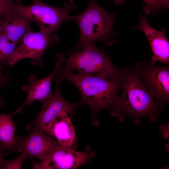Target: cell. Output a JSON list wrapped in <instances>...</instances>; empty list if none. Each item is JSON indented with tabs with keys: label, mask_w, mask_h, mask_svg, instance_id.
I'll list each match as a JSON object with an SVG mask.
<instances>
[{
	"label": "cell",
	"mask_w": 169,
	"mask_h": 169,
	"mask_svg": "<svg viewBox=\"0 0 169 169\" xmlns=\"http://www.w3.org/2000/svg\"><path fill=\"white\" fill-rule=\"evenodd\" d=\"M15 4L14 0H0V19L1 20H4L6 16L12 11Z\"/></svg>",
	"instance_id": "obj_19"
},
{
	"label": "cell",
	"mask_w": 169,
	"mask_h": 169,
	"mask_svg": "<svg viewBox=\"0 0 169 169\" xmlns=\"http://www.w3.org/2000/svg\"><path fill=\"white\" fill-rule=\"evenodd\" d=\"M57 61L55 66L52 72L45 77L41 79H37L35 75L31 74L28 77L29 83L22 87V90L27 91V98L22 106L12 115L21 113L24 107L27 105H31L36 101L40 102L50 97L52 94L51 91V84L53 79L58 73L60 68L64 64L65 60V54L62 53L56 54Z\"/></svg>",
	"instance_id": "obj_10"
},
{
	"label": "cell",
	"mask_w": 169,
	"mask_h": 169,
	"mask_svg": "<svg viewBox=\"0 0 169 169\" xmlns=\"http://www.w3.org/2000/svg\"><path fill=\"white\" fill-rule=\"evenodd\" d=\"M18 148L28 156L42 160L60 145L57 141L44 132L34 127L26 137L16 140Z\"/></svg>",
	"instance_id": "obj_11"
},
{
	"label": "cell",
	"mask_w": 169,
	"mask_h": 169,
	"mask_svg": "<svg viewBox=\"0 0 169 169\" xmlns=\"http://www.w3.org/2000/svg\"><path fill=\"white\" fill-rule=\"evenodd\" d=\"M57 74L63 81L67 80L78 89L81 96V102L86 104L90 108L92 122L95 125L99 123L97 113L111 107L121 87V81L75 74L63 66Z\"/></svg>",
	"instance_id": "obj_2"
},
{
	"label": "cell",
	"mask_w": 169,
	"mask_h": 169,
	"mask_svg": "<svg viewBox=\"0 0 169 169\" xmlns=\"http://www.w3.org/2000/svg\"><path fill=\"white\" fill-rule=\"evenodd\" d=\"M145 4L144 10L147 14H155L161 7L167 8L169 7V0H142Z\"/></svg>",
	"instance_id": "obj_17"
},
{
	"label": "cell",
	"mask_w": 169,
	"mask_h": 169,
	"mask_svg": "<svg viewBox=\"0 0 169 169\" xmlns=\"http://www.w3.org/2000/svg\"><path fill=\"white\" fill-rule=\"evenodd\" d=\"M32 21L13 11L8 14L2 21V33L10 41L16 44L18 40L31 30Z\"/></svg>",
	"instance_id": "obj_14"
},
{
	"label": "cell",
	"mask_w": 169,
	"mask_h": 169,
	"mask_svg": "<svg viewBox=\"0 0 169 169\" xmlns=\"http://www.w3.org/2000/svg\"><path fill=\"white\" fill-rule=\"evenodd\" d=\"M2 66L0 64V85L4 86L10 81V79L6 77H4L2 74Z\"/></svg>",
	"instance_id": "obj_20"
},
{
	"label": "cell",
	"mask_w": 169,
	"mask_h": 169,
	"mask_svg": "<svg viewBox=\"0 0 169 169\" xmlns=\"http://www.w3.org/2000/svg\"><path fill=\"white\" fill-rule=\"evenodd\" d=\"M95 152L90 146L84 151H79L59 146L50 154L37 164L34 168L76 169L86 165L94 157Z\"/></svg>",
	"instance_id": "obj_9"
},
{
	"label": "cell",
	"mask_w": 169,
	"mask_h": 169,
	"mask_svg": "<svg viewBox=\"0 0 169 169\" xmlns=\"http://www.w3.org/2000/svg\"><path fill=\"white\" fill-rule=\"evenodd\" d=\"M136 28L142 30L145 33L149 43L152 56L150 61L155 64L157 61L161 64L169 63V42L165 36V31L157 30L150 26L147 19L141 17L140 23Z\"/></svg>",
	"instance_id": "obj_12"
},
{
	"label": "cell",
	"mask_w": 169,
	"mask_h": 169,
	"mask_svg": "<svg viewBox=\"0 0 169 169\" xmlns=\"http://www.w3.org/2000/svg\"><path fill=\"white\" fill-rule=\"evenodd\" d=\"M15 129L10 115L0 113V143L5 151L13 152L18 148L15 136Z\"/></svg>",
	"instance_id": "obj_15"
},
{
	"label": "cell",
	"mask_w": 169,
	"mask_h": 169,
	"mask_svg": "<svg viewBox=\"0 0 169 169\" xmlns=\"http://www.w3.org/2000/svg\"><path fill=\"white\" fill-rule=\"evenodd\" d=\"M114 1L115 4L118 5L125 2V0H113Z\"/></svg>",
	"instance_id": "obj_22"
},
{
	"label": "cell",
	"mask_w": 169,
	"mask_h": 169,
	"mask_svg": "<svg viewBox=\"0 0 169 169\" xmlns=\"http://www.w3.org/2000/svg\"><path fill=\"white\" fill-rule=\"evenodd\" d=\"M16 44L9 40L3 33L0 34V64L2 66L8 65Z\"/></svg>",
	"instance_id": "obj_16"
},
{
	"label": "cell",
	"mask_w": 169,
	"mask_h": 169,
	"mask_svg": "<svg viewBox=\"0 0 169 169\" xmlns=\"http://www.w3.org/2000/svg\"><path fill=\"white\" fill-rule=\"evenodd\" d=\"M32 0L33 4L28 6L15 2L13 11L35 21L40 31L49 34L58 31L64 21H69V13L76 8L72 0L66 2L60 8L49 6L40 0Z\"/></svg>",
	"instance_id": "obj_5"
},
{
	"label": "cell",
	"mask_w": 169,
	"mask_h": 169,
	"mask_svg": "<svg viewBox=\"0 0 169 169\" xmlns=\"http://www.w3.org/2000/svg\"><path fill=\"white\" fill-rule=\"evenodd\" d=\"M65 59V67L76 70L82 75L96 76L120 81L122 69L116 66L108 55L94 44L69 53Z\"/></svg>",
	"instance_id": "obj_3"
},
{
	"label": "cell",
	"mask_w": 169,
	"mask_h": 169,
	"mask_svg": "<svg viewBox=\"0 0 169 169\" xmlns=\"http://www.w3.org/2000/svg\"><path fill=\"white\" fill-rule=\"evenodd\" d=\"M3 100L0 96V109L2 108L3 107Z\"/></svg>",
	"instance_id": "obj_23"
},
{
	"label": "cell",
	"mask_w": 169,
	"mask_h": 169,
	"mask_svg": "<svg viewBox=\"0 0 169 169\" xmlns=\"http://www.w3.org/2000/svg\"><path fill=\"white\" fill-rule=\"evenodd\" d=\"M55 88L53 94L47 99L40 102L42 108L33 121L34 127L49 135V128L52 121L60 113L64 111L72 115L83 103H72L66 100L62 96L60 86L63 81L57 74L54 76Z\"/></svg>",
	"instance_id": "obj_8"
},
{
	"label": "cell",
	"mask_w": 169,
	"mask_h": 169,
	"mask_svg": "<svg viewBox=\"0 0 169 169\" xmlns=\"http://www.w3.org/2000/svg\"><path fill=\"white\" fill-rule=\"evenodd\" d=\"M120 91L109 108L110 114L123 122L126 116L131 118L138 125L142 117L156 121L161 110L152 95L142 83L134 67H123Z\"/></svg>",
	"instance_id": "obj_1"
},
{
	"label": "cell",
	"mask_w": 169,
	"mask_h": 169,
	"mask_svg": "<svg viewBox=\"0 0 169 169\" xmlns=\"http://www.w3.org/2000/svg\"><path fill=\"white\" fill-rule=\"evenodd\" d=\"M114 15L107 13L97 4L96 0H90L86 9L81 13L70 15L69 20L78 23L80 37L74 48L75 50L82 49L101 40L107 45V39L112 34Z\"/></svg>",
	"instance_id": "obj_4"
},
{
	"label": "cell",
	"mask_w": 169,
	"mask_h": 169,
	"mask_svg": "<svg viewBox=\"0 0 169 169\" xmlns=\"http://www.w3.org/2000/svg\"><path fill=\"white\" fill-rule=\"evenodd\" d=\"M140 80L149 91L161 110L169 100V66L139 62L134 67Z\"/></svg>",
	"instance_id": "obj_7"
},
{
	"label": "cell",
	"mask_w": 169,
	"mask_h": 169,
	"mask_svg": "<svg viewBox=\"0 0 169 169\" xmlns=\"http://www.w3.org/2000/svg\"><path fill=\"white\" fill-rule=\"evenodd\" d=\"M68 114L62 112L51 122L49 135L54 136L60 145L73 149L76 141L75 130Z\"/></svg>",
	"instance_id": "obj_13"
},
{
	"label": "cell",
	"mask_w": 169,
	"mask_h": 169,
	"mask_svg": "<svg viewBox=\"0 0 169 169\" xmlns=\"http://www.w3.org/2000/svg\"><path fill=\"white\" fill-rule=\"evenodd\" d=\"M1 24H0V34L3 33L1 28Z\"/></svg>",
	"instance_id": "obj_24"
},
{
	"label": "cell",
	"mask_w": 169,
	"mask_h": 169,
	"mask_svg": "<svg viewBox=\"0 0 169 169\" xmlns=\"http://www.w3.org/2000/svg\"><path fill=\"white\" fill-rule=\"evenodd\" d=\"M5 151L3 146L0 143V169H3L4 160L3 156Z\"/></svg>",
	"instance_id": "obj_21"
},
{
	"label": "cell",
	"mask_w": 169,
	"mask_h": 169,
	"mask_svg": "<svg viewBox=\"0 0 169 169\" xmlns=\"http://www.w3.org/2000/svg\"><path fill=\"white\" fill-rule=\"evenodd\" d=\"M15 2H20L21 0H14Z\"/></svg>",
	"instance_id": "obj_25"
},
{
	"label": "cell",
	"mask_w": 169,
	"mask_h": 169,
	"mask_svg": "<svg viewBox=\"0 0 169 169\" xmlns=\"http://www.w3.org/2000/svg\"><path fill=\"white\" fill-rule=\"evenodd\" d=\"M28 156L27 154L22 151L21 154L16 159L10 161L4 160L3 169H22L23 162Z\"/></svg>",
	"instance_id": "obj_18"
},
{
	"label": "cell",
	"mask_w": 169,
	"mask_h": 169,
	"mask_svg": "<svg viewBox=\"0 0 169 169\" xmlns=\"http://www.w3.org/2000/svg\"><path fill=\"white\" fill-rule=\"evenodd\" d=\"M2 21L0 19V24H2Z\"/></svg>",
	"instance_id": "obj_26"
},
{
	"label": "cell",
	"mask_w": 169,
	"mask_h": 169,
	"mask_svg": "<svg viewBox=\"0 0 169 169\" xmlns=\"http://www.w3.org/2000/svg\"><path fill=\"white\" fill-rule=\"evenodd\" d=\"M22 43L14 50L8 62L11 68L21 59H30L33 65L44 64L43 57L47 49L53 44L59 42L58 36L39 31L33 32L30 30L22 38Z\"/></svg>",
	"instance_id": "obj_6"
}]
</instances>
